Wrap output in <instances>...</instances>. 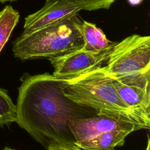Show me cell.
<instances>
[{
	"mask_svg": "<svg viewBox=\"0 0 150 150\" xmlns=\"http://www.w3.org/2000/svg\"><path fill=\"white\" fill-rule=\"evenodd\" d=\"M112 48L97 52L87 51L81 48L59 57L49 59L54 68L53 75L69 79L101 67L107 62Z\"/></svg>",
	"mask_w": 150,
	"mask_h": 150,
	"instance_id": "obj_5",
	"label": "cell"
},
{
	"mask_svg": "<svg viewBox=\"0 0 150 150\" xmlns=\"http://www.w3.org/2000/svg\"><path fill=\"white\" fill-rule=\"evenodd\" d=\"M79 28L84 42L83 48L87 51L97 52L111 49L117 43L107 39L103 31L94 23L82 20Z\"/></svg>",
	"mask_w": 150,
	"mask_h": 150,
	"instance_id": "obj_10",
	"label": "cell"
},
{
	"mask_svg": "<svg viewBox=\"0 0 150 150\" xmlns=\"http://www.w3.org/2000/svg\"><path fill=\"white\" fill-rule=\"evenodd\" d=\"M46 150H83L74 144L56 142L49 145Z\"/></svg>",
	"mask_w": 150,
	"mask_h": 150,
	"instance_id": "obj_14",
	"label": "cell"
},
{
	"mask_svg": "<svg viewBox=\"0 0 150 150\" xmlns=\"http://www.w3.org/2000/svg\"><path fill=\"white\" fill-rule=\"evenodd\" d=\"M128 3L132 6H137L142 3L143 0H127Z\"/></svg>",
	"mask_w": 150,
	"mask_h": 150,
	"instance_id": "obj_15",
	"label": "cell"
},
{
	"mask_svg": "<svg viewBox=\"0 0 150 150\" xmlns=\"http://www.w3.org/2000/svg\"><path fill=\"white\" fill-rule=\"evenodd\" d=\"M19 13L11 5H6L0 12V52L8 42L17 25Z\"/></svg>",
	"mask_w": 150,
	"mask_h": 150,
	"instance_id": "obj_11",
	"label": "cell"
},
{
	"mask_svg": "<svg viewBox=\"0 0 150 150\" xmlns=\"http://www.w3.org/2000/svg\"><path fill=\"white\" fill-rule=\"evenodd\" d=\"M78 5L81 10L108 9L116 0H67Z\"/></svg>",
	"mask_w": 150,
	"mask_h": 150,
	"instance_id": "obj_13",
	"label": "cell"
},
{
	"mask_svg": "<svg viewBox=\"0 0 150 150\" xmlns=\"http://www.w3.org/2000/svg\"><path fill=\"white\" fill-rule=\"evenodd\" d=\"M145 150H150V139L149 135H148V141H147V145Z\"/></svg>",
	"mask_w": 150,
	"mask_h": 150,
	"instance_id": "obj_16",
	"label": "cell"
},
{
	"mask_svg": "<svg viewBox=\"0 0 150 150\" xmlns=\"http://www.w3.org/2000/svg\"><path fill=\"white\" fill-rule=\"evenodd\" d=\"M105 67L110 75L125 84L150 87V36L133 34L117 42Z\"/></svg>",
	"mask_w": 150,
	"mask_h": 150,
	"instance_id": "obj_4",
	"label": "cell"
},
{
	"mask_svg": "<svg viewBox=\"0 0 150 150\" xmlns=\"http://www.w3.org/2000/svg\"><path fill=\"white\" fill-rule=\"evenodd\" d=\"M16 0H0V2L1 3H4V2H13V1H15Z\"/></svg>",
	"mask_w": 150,
	"mask_h": 150,
	"instance_id": "obj_17",
	"label": "cell"
},
{
	"mask_svg": "<svg viewBox=\"0 0 150 150\" xmlns=\"http://www.w3.org/2000/svg\"><path fill=\"white\" fill-rule=\"evenodd\" d=\"M77 15L29 34H21L12 43L14 57L22 60L59 57L84 46Z\"/></svg>",
	"mask_w": 150,
	"mask_h": 150,
	"instance_id": "obj_3",
	"label": "cell"
},
{
	"mask_svg": "<svg viewBox=\"0 0 150 150\" xmlns=\"http://www.w3.org/2000/svg\"><path fill=\"white\" fill-rule=\"evenodd\" d=\"M66 79L48 73L33 76L25 73L21 79L16 122L46 149L56 142L74 144L70 121L98 114L93 108L63 94Z\"/></svg>",
	"mask_w": 150,
	"mask_h": 150,
	"instance_id": "obj_1",
	"label": "cell"
},
{
	"mask_svg": "<svg viewBox=\"0 0 150 150\" xmlns=\"http://www.w3.org/2000/svg\"><path fill=\"white\" fill-rule=\"evenodd\" d=\"M2 150H16L15 149H13V148H9V147H8V146H6Z\"/></svg>",
	"mask_w": 150,
	"mask_h": 150,
	"instance_id": "obj_18",
	"label": "cell"
},
{
	"mask_svg": "<svg viewBox=\"0 0 150 150\" xmlns=\"http://www.w3.org/2000/svg\"><path fill=\"white\" fill-rule=\"evenodd\" d=\"M70 127L76 139V142H82L114 130L124 129L134 132L145 129L142 125L137 122L102 114L71 121Z\"/></svg>",
	"mask_w": 150,
	"mask_h": 150,
	"instance_id": "obj_6",
	"label": "cell"
},
{
	"mask_svg": "<svg viewBox=\"0 0 150 150\" xmlns=\"http://www.w3.org/2000/svg\"><path fill=\"white\" fill-rule=\"evenodd\" d=\"M110 76L121 100L131 110L145 129H149L150 87L128 85Z\"/></svg>",
	"mask_w": 150,
	"mask_h": 150,
	"instance_id": "obj_8",
	"label": "cell"
},
{
	"mask_svg": "<svg viewBox=\"0 0 150 150\" xmlns=\"http://www.w3.org/2000/svg\"><path fill=\"white\" fill-rule=\"evenodd\" d=\"M62 91L73 101L93 108L98 114L120 117L144 127L120 98L105 66L66 79Z\"/></svg>",
	"mask_w": 150,
	"mask_h": 150,
	"instance_id": "obj_2",
	"label": "cell"
},
{
	"mask_svg": "<svg viewBox=\"0 0 150 150\" xmlns=\"http://www.w3.org/2000/svg\"><path fill=\"white\" fill-rule=\"evenodd\" d=\"M16 120V107L8 91L0 87V126L8 125Z\"/></svg>",
	"mask_w": 150,
	"mask_h": 150,
	"instance_id": "obj_12",
	"label": "cell"
},
{
	"mask_svg": "<svg viewBox=\"0 0 150 150\" xmlns=\"http://www.w3.org/2000/svg\"><path fill=\"white\" fill-rule=\"evenodd\" d=\"M131 132L124 129L111 131L74 144L83 150H115L124 145L125 138Z\"/></svg>",
	"mask_w": 150,
	"mask_h": 150,
	"instance_id": "obj_9",
	"label": "cell"
},
{
	"mask_svg": "<svg viewBox=\"0 0 150 150\" xmlns=\"http://www.w3.org/2000/svg\"><path fill=\"white\" fill-rule=\"evenodd\" d=\"M80 11L78 5L67 0H46L42 8L25 18L22 34L69 20Z\"/></svg>",
	"mask_w": 150,
	"mask_h": 150,
	"instance_id": "obj_7",
	"label": "cell"
}]
</instances>
